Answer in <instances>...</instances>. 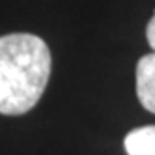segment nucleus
I'll list each match as a JSON object with an SVG mask.
<instances>
[{"label": "nucleus", "instance_id": "nucleus-1", "mask_svg": "<svg viewBox=\"0 0 155 155\" xmlns=\"http://www.w3.org/2000/svg\"><path fill=\"white\" fill-rule=\"evenodd\" d=\"M51 77V51L34 34L0 38V114L21 116L41 99Z\"/></svg>", "mask_w": 155, "mask_h": 155}, {"label": "nucleus", "instance_id": "nucleus-2", "mask_svg": "<svg viewBox=\"0 0 155 155\" xmlns=\"http://www.w3.org/2000/svg\"><path fill=\"white\" fill-rule=\"evenodd\" d=\"M137 95L140 105L155 114V52L142 56L137 64Z\"/></svg>", "mask_w": 155, "mask_h": 155}, {"label": "nucleus", "instance_id": "nucleus-3", "mask_svg": "<svg viewBox=\"0 0 155 155\" xmlns=\"http://www.w3.org/2000/svg\"><path fill=\"white\" fill-rule=\"evenodd\" d=\"M127 155H155V125L133 129L124 140Z\"/></svg>", "mask_w": 155, "mask_h": 155}, {"label": "nucleus", "instance_id": "nucleus-4", "mask_svg": "<svg viewBox=\"0 0 155 155\" xmlns=\"http://www.w3.org/2000/svg\"><path fill=\"white\" fill-rule=\"evenodd\" d=\"M146 38H148L150 47H151V49H153V52H155V13H153V17L150 19V23H148V28H146Z\"/></svg>", "mask_w": 155, "mask_h": 155}]
</instances>
